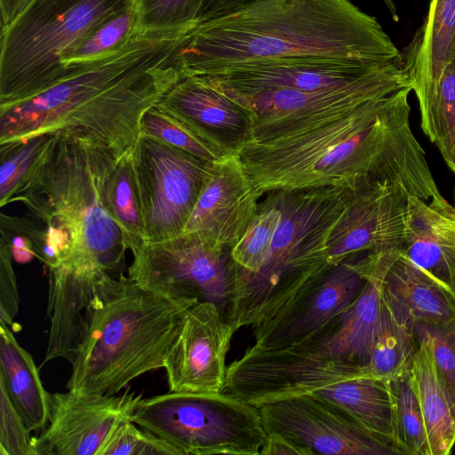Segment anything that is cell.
<instances>
[{
  "mask_svg": "<svg viewBox=\"0 0 455 455\" xmlns=\"http://www.w3.org/2000/svg\"><path fill=\"white\" fill-rule=\"evenodd\" d=\"M411 87L306 130L236 150L260 196L275 190L354 188L366 180L403 186L429 204L443 198L410 124Z\"/></svg>",
  "mask_w": 455,
  "mask_h": 455,
  "instance_id": "obj_1",
  "label": "cell"
},
{
  "mask_svg": "<svg viewBox=\"0 0 455 455\" xmlns=\"http://www.w3.org/2000/svg\"><path fill=\"white\" fill-rule=\"evenodd\" d=\"M190 29L139 31L116 52L35 97L0 107V145L61 134L124 155L145 112L180 79L174 55Z\"/></svg>",
  "mask_w": 455,
  "mask_h": 455,
  "instance_id": "obj_2",
  "label": "cell"
},
{
  "mask_svg": "<svg viewBox=\"0 0 455 455\" xmlns=\"http://www.w3.org/2000/svg\"><path fill=\"white\" fill-rule=\"evenodd\" d=\"M174 60L186 75L260 60H336L370 66L403 61L373 16L350 0H254L197 23Z\"/></svg>",
  "mask_w": 455,
  "mask_h": 455,
  "instance_id": "obj_3",
  "label": "cell"
},
{
  "mask_svg": "<svg viewBox=\"0 0 455 455\" xmlns=\"http://www.w3.org/2000/svg\"><path fill=\"white\" fill-rule=\"evenodd\" d=\"M56 135L45 157L9 204L21 203L45 226L68 236V254L51 270L67 287L88 292L121 270L128 250L103 199L108 173L122 155Z\"/></svg>",
  "mask_w": 455,
  "mask_h": 455,
  "instance_id": "obj_4",
  "label": "cell"
},
{
  "mask_svg": "<svg viewBox=\"0 0 455 455\" xmlns=\"http://www.w3.org/2000/svg\"><path fill=\"white\" fill-rule=\"evenodd\" d=\"M195 299L145 289L122 273L100 284L86 312L66 388L114 395L134 379L164 367L186 310Z\"/></svg>",
  "mask_w": 455,
  "mask_h": 455,
  "instance_id": "obj_5",
  "label": "cell"
},
{
  "mask_svg": "<svg viewBox=\"0 0 455 455\" xmlns=\"http://www.w3.org/2000/svg\"><path fill=\"white\" fill-rule=\"evenodd\" d=\"M350 190L270 191L281 220L263 266L255 273L233 275L227 320L235 332L277 315L334 267L328 259V242L346 211Z\"/></svg>",
  "mask_w": 455,
  "mask_h": 455,
  "instance_id": "obj_6",
  "label": "cell"
},
{
  "mask_svg": "<svg viewBox=\"0 0 455 455\" xmlns=\"http://www.w3.org/2000/svg\"><path fill=\"white\" fill-rule=\"evenodd\" d=\"M134 0H33L0 36V107L29 100L69 72L66 60Z\"/></svg>",
  "mask_w": 455,
  "mask_h": 455,
  "instance_id": "obj_7",
  "label": "cell"
},
{
  "mask_svg": "<svg viewBox=\"0 0 455 455\" xmlns=\"http://www.w3.org/2000/svg\"><path fill=\"white\" fill-rule=\"evenodd\" d=\"M344 311L297 345L247 348L228 365L223 392L258 406L367 376L347 336Z\"/></svg>",
  "mask_w": 455,
  "mask_h": 455,
  "instance_id": "obj_8",
  "label": "cell"
},
{
  "mask_svg": "<svg viewBox=\"0 0 455 455\" xmlns=\"http://www.w3.org/2000/svg\"><path fill=\"white\" fill-rule=\"evenodd\" d=\"M132 420L181 455H259L267 439L258 407L227 392L141 398Z\"/></svg>",
  "mask_w": 455,
  "mask_h": 455,
  "instance_id": "obj_9",
  "label": "cell"
},
{
  "mask_svg": "<svg viewBox=\"0 0 455 455\" xmlns=\"http://www.w3.org/2000/svg\"><path fill=\"white\" fill-rule=\"evenodd\" d=\"M407 87H411L410 76L403 61H397L341 86L226 96L248 116L250 127L246 141L265 142L306 130Z\"/></svg>",
  "mask_w": 455,
  "mask_h": 455,
  "instance_id": "obj_10",
  "label": "cell"
},
{
  "mask_svg": "<svg viewBox=\"0 0 455 455\" xmlns=\"http://www.w3.org/2000/svg\"><path fill=\"white\" fill-rule=\"evenodd\" d=\"M231 250L196 233L143 241L131 251L127 276L156 293L212 302L227 318L233 282Z\"/></svg>",
  "mask_w": 455,
  "mask_h": 455,
  "instance_id": "obj_11",
  "label": "cell"
},
{
  "mask_svg": "<svg viewBox=\"0 0 455 455\" xmlns=\"http://www.w3.org/2000/svg\"><path fill=\"white\" fill-rule=\"evenodd\" d=\"M132 159L141 203L144 241L158 242L182 234L212 162L143 133L132 148Z\"/></svg>",
  "mask_w": 455,
  "mask_h": 455,
  "instance_id": "obj_12",
  "label": "cell"
},
{
  "mask_svg": "<svg viewBox=\"0 0 455 455\" xmlns=\"http://www.w3.org/2000/svg\"><path fill=\"white\" fill-rule=\"evenodd\" d=\"M257 407L267 434L289 439L306 455H401L391 441L312 393Z\"/></svg>",
  "mask_w": 455,
  "mask_h": 455,
  "instance_id": "obj_13",
  "label": "cell"
},
{
  "mask_svg": "<svg viewBox=\"0 0 455 455\" xmlns=\"http://www.w3.org/2000/svg\"><path fill=\"white\" fill-rule=\"evenodd\" d=\"M411 196L400 184L373 180L351 188L346 211L329 238L330 265L368 252L403 250L411 218Z\"/></svg>",
  "mask_w": 455,
  "mask_h": 455,
  "instance_id": "obj_14",
  "label": "cell"
},
{
  "mask_svg": "<svg viewBox=\"0 0 455 455\" xmlns=\"http://www.w3.org/2000/svg\"><path fill=\"white\" fill-rule=\"evenodd\" d=\"M234 333L214 303H193L185 312L165 360L169 392H223L226 359Z\"/></svg>",
  "mask_w": 455,
  "mask_h": 455,
  "instance_id": "obj_15",
  "label": "cell"
},
{
  "mask_svg": "<svg viewBox=\"0 0 455 455\" xmlns=\"http://www.w3.org/2000/svg\"><path fill=\"white\" fill-rule=\"evenodd\" d=\"M363 254L332 267L280 314L253 327L254 347L283 348L297 345L345 310L367 282Z\"/></svg>",
  "mask_w": 455,
  "mask_h": 455,
  "instance_id": "obj_16",
  "label": "cell"
},
{
  "mask_svg": "<svg viewBox=\"0 0 455 455\" xmlns=\"http://www.w3.org/2000/svg\"><path fill=\"white\" fill-rule=\"evenodd\" d=\"M141 393L81 395L51 394L47 427L37 437L40 455H99L113 430L132 416Z\"/></svg>",
  "mask_w": 455,
  "mask_h": 455,
  "instance_id": "obj_17",
  "label": "cell"
},
{
  "mask_svg": "<svg viewBox=\"0 0 455 455\" xmlns=\"http://www.w3.org/2000/svg\"><path fill=\"white\" fill-rule=\"evenodd\" d=\"M261 197L236 152L210 164L183 233L233 248L255 216Z\"/></svg>",
  "mask_w": 455,
  "mask_h": 455,
  "instance_id": "obj_18",
  "label": "cell"
},
{
  "mask_svg": "<svg viewBox=\"0 0 455 455\" xmlns=\"http://www.w3.org/2000/svg\"><path fill=\"white\" fill-rule=\"evenodd\" d=\"M385 65L370 66L336 60H260L192 76L225 95H251L272 90L312 91L341 86Z\"/></svg>",
  "mask_w": 455,
  "mask_h": 455,
  "instance_id": "obj_19",
  "label": "cell"
},
{
  "mask_svg": "<svg viewBox=\"0 0 455 455\" xmlns=\"http://www.w3.org/2000/svg\"><path fill=\"white\" fill-rule=\"evenodd\" d=\"M401 52L421 124L443 70L455 59V0H431L425 21Z\"/></svg>",
  "mask_w": 455,
  "mask_h": 455,
  "instance_id": "obj_20",
  "label": "cell"
},
{
  "mask_svg": "<svg viewBox=\"0 0 455 455\" xmlns=\"http://www.w3.org/2000/svg\"><path fill=\"white\" fill-rule=\"evenodd\" d=\"M158 104L233 151L236 152L249 138L250 123L245 111L196 76L182 73Z\"/></svg>",
  "mask_w": 455,
  "mask_h": 455,
  "instance_id": "obj_21",
  "label": "cell"
},
{
  "mask_svg": "<svg viewBox=\"0 0 455 455\" xmlns=\"http://www.w3.org/2000/svg\"><path fill=\"white\" fill-rule=\"evenodd\" d=\"M383 290L414 324L455 323V297L437 278L395 250L383 277Z\"/></svg>",
  "mask_w": 455,
  "mask_h": 455,
  "instance_id": "obj_22",
  "label": "cell"
},
{
  "mask_svg": "<svg viewBox=\"0 0 455 455\" xmlns=\"http://www.w3.org/2000/svg\"><path fill=\"white\" fill-rule=\"evenodd\" d=\"M418 348L410 367L431 455H448L455 444V403L435 365L429 334L415 324Z\"/></svg>",
  "mask_w": 455,
  "mask_h": 455,
  "instance_id": "obj_23",
  "label": "cell"
},
{
  "mask_svg": "<svg viewBox=\"0 0 455 455\" xmlns=\"http://www.w3.org/2000/svg\"><path fill=\"white\" fill-rule=\"evenodd\" d=\"M7 324L0 321V383L31 431H43L51 413V394L44 388L32 355Z\"/></svg>",
  "mask_w": 455,
  "mask_h": 455,
  "instance_id": "obj_24",
  "label": "cell"
},
{
  "mask_svg": "<svg viewBox=\"0 0 455 455\" xmlns=\"http://www.w3.org/2000/svg\"><path fill=\"white\" fill-rule=\"evenodd\" d=\"M312 394L340 409L365 428L384 436L395 445L393 402L388 380L359 376L324 387Z\"/></svg>",
  "mask_w": 455,
  "mask_h": 455,
  "instance_id": "obj_25",
  "label": "cell"
},
{
  "mask_svg": "<svg viewBox=\"0 0 455 455\" xmlns=\"http://www.w3.org/2000/svg\"><path fill=\"white\" fill-rule=\"evenodd\" d=\"M417 348L415 324L382 287L379 320L365 365L367 376L385 380L395 378L411 367Z\"/></svg>",
  "mask_w": 455,
  "mask_h": 455,
  "instance_id": "obj_26",
  "label": "cell"
},
{
  "mask_svg": "<svg viewBox=\"0 0 455 455\" xmlns=\"http://www.w3.org/2000/svg\"><path fill=\"white\" fill-rule=\"evenodd\" d=\"M106 209L132 251L145 240L141 203L132 164V149L114 163L103 188Z\"/></svg>",
  "mask_w": 455,
  "mask_h": 455,
  "instance_id": "obj_27",
  "label": "cell"
},
{
  "mask_svg": "<svg viewBox=\"0 0 455 455\" xmlns=\"http://www.w3.org/2000/svg\"><path fill=\"white\" fill-rule=\"evenodd\" d=\"M140 133L157 138L206 162H213L235 152L206 132L168 112L158 103L143 115Z\"/></svg>",
  "mask_w": 455,
  "mask_h": 455,
  "instance_id": "obj_28",
  "label": "cell"
},
{
  "mask_svg": "<svg viewBox=\"0 0 455 455\" xmlns=\"http://www.w3.org/2000/svg\"><path fill=\"white\" fill-rule=\"evenodd\" d=\"M388 381L393 402L395 442L398 451L401 455H431L410 368Z\"/></svg>",
  "mask_w": 455,
  "mask_h": 455,
  "instance_id": "obj_29",
  "label": "cell"
},
{
  "mask_svg": "<svg viewBox=\"0 0 455 455\" xmlns=\"http://www.w3.org/2000/svg\"><path fill=\"white\" fill-rule=\"evenodd\" d=\"M260 204L242 237L233 246V275L257 272L267 260L282 212L272 192Z\"/></svg>",
  "mask_w": 455,
  "mask_h": 455,
  "instance_id": "obj_30",
  "label": "cell"
},
{
  "mask_svg": "<svg viewBox=\"0 0 455 455\" xmlns=\"http://www.w3.org/2000/svg\"><path fill=\"white\" fill-rule=\"evenodd\" d=\"M56 134L36 135L0 145V206L10 199L34 169L43 161L56 140Z\"/></svg>",
  "mask_w": 455,
  "mask_h": 455,
  "instance_id": "obj_31",
  "label": "cell"
},
{
  "mask_svg": "<svg viewBox=\"0 0 455 455\" xmlns=\"http://www.w3.org/2000/svg\"><path fill=\"white\" fill-rule=\"evenodd\" d=\"M411 218L403 252L443 284L447 281V266L443 248L434 234L426 213L427 203L411 196Z\"/></svg>",
  "mask_w": 455,
  "mask_h": 455,
  "instance_id": "obj_32",
  "label": "cell"
},
{
  "mask_svg": "<svg viewBox=\"0 0 455 455\" xmlns=\"http://www.w3.org/2000/svg\"><path fill=\"white\" fill-rule=\"evenodd\" d=\"M137 31L133 6L104 22L93 31L66 60L69 73L77 68L111 55L120 49Z\"/></svg>",
  "mask_w": 455,
  "mask_h": 455,
  "instance_id": "obj_33",
  "label": "cell"
},
{
  "mask_svg": "<svg viewBox=\"0 0 455 455\" xmlns=\"http://www.w3.org/2000/svg\"><path fill=\"white\" fill-rule=\"evenodd\" d=\"M204 0H134L137 30L192 29Z\"/></svg>",
  "mask_w": 455,
  "mask_h": 455,
  "instance_id": "obj_34",
  "label": "cell"
},
{
  "mask_svg": "<svg viewBox=\"0 0 455 455\" xmlns=\"http://www.w3.org/2000/svg\"><path fill=\"white\" fill-rule=\"evenodd\" d=\"M135 425L129 419L117 426L99 455H181L167 442Z\"/></svg>",
  "mask_w": 455,
  "mask_h": 455,
  "instance_id": "obj_35",
  "label": "cell"
},
{
  "mask_svg": "<svg viewBox=\"0 0 455 455\" xmlns=\"http://www.w3.org/2000/svg\"><path fill=\"white\" fill-rule=\"evenodd\" d=\"M0 455H40L37 437L25 425L0 383Z\"/></svg>",
  "mask_w": 455,
  "mask_h": 455,
  "instance_id": "obj_36",
  "label": "cell"
},
{
  "mask_svg": "<svg viewBox=\"0 0 455 455\" xmlns=\"http://www.w3.org/2000/svg\"><path fill=\"white\" fill-rule=\"evenodd\" d=\"M9 239L1 235L0 242V321L12 326L19 311L20 295L13 268Z\"/></svg>",
  "mask_w": 455,
  "mask_h": 455,
  "instance_id": "obj_37",
  "label": "cell"
},
{
  "mask_svg": "<svg viewBox=\"0 0 455 455\" xmlns=\"http://www.w3.org/2000/svg\"><path fill=\"white\" fill-rule=\"evenodd\" d=\"M424 326L430 337L437 370L455 403V323Z\"/></svg>",
  "mask_w": 455,
  "mask_h": 455,
  "instance_id": "obj_38",
  "label": "cell"
},
{
  "mask_svg": "<svg viewBox=\"0 0 455 455\" xmlns=\"http://www.w3.org/2000/svg\"><path fill=\"white\" fill-rule=\"evenodd\" d=\"M428 222L438 242L443 245L455 246V220L447 219L430 208L426 207Z\"/></svg>",
  "mask_w": 455,
  "mask_h": 455,
  "instance_id": "obj_39",
  "label": "cell"
},
{
  "mask_svg": "<svg viewBox=\"0 0 455 455\" xmlns=\"http://www.w3.org/2000/svg\"><path fill=\"white\" fill-rule=\"evenodd\" d=\"M252 1L254 0H204L197 23L225 14Z\"/></svg>",
  "mask_w": 455,
  "mask_h": 455,
  "instance_id": "obj_40",
  "label": "cell"
},
{
  "mask_svg": "<svg viewBox=\"0 0 455 455\" xmlns=\"http://www.w3.org/2000/svg\"><path fill=\"white\" fill-rule=\"evenodd\" d=\"M262 455H306L305 451L289 439L277 435L267 434V439L260 451Z\"/></svg>",
  "mask_w": 455,
  "mask_h": 455,
  "instance_id": "obj_41",
  "label": "cell"
},
{
  "mask_svg": "<svg viewBox=\"0 0 455 455\" xmlns=\"http://www.w3.org/2000/svg\"><path fill=\"white\" fill-rule=\"evenodd\" d=\"M33 0H0L1 30L10 26Z\"/></svg>",
  "mask_w": 455,
  "mask_h": 455,
  "instance_id": "obj_42",
  "label": "cell"
},
{
  "mask_svg": "<svg viewBox=\"0 0 455 455\" xmlns=\"http://www.w3.org/2000/svg\"><path fill=\"white\" fill-rule=\"evenodd\" d=\"M441 245L447 266V281L445 286L455 297V246Z\"/></svg>",
  "mask_w": 455,
  "mask_h": 455,
  "instance_id": "obj_43",
  "label": "cell"
},
{
  "mask_svg": "<svg viewBox=\"0 0 455 455\" xmlns=\"http://www.w3.org/2000/svg\"><path fill=\"white\" fill-rule=\"evenodd\" d=\"M428 205L440 215L455 220V206L448 203L444 197L440 200L432 201Z\"/></svg>",
  "mask_w": 455,
  "mask_h": 455,
  "instance_id": "obj_44",
  "label": "cell"
},
{
  "mask_svg": "<svg viewBox=\"0 0 455 455\" xmlns=\"http://www.w3.org/2000/svg\"><path fill=\"white\" fill-rule=\"evenodd\" d=\"M383 2L385 3L389 12L391 13L393 20L395 21H398L399 16H398L397 8H396V5H395L394 0H383Z\"/></svg>",
  "mask_w": 455,
  "mask_h": 455,
  "instance_id": "obj_45",
  "label": "cell"
},
{
  "mask_svg": "<svg viewBox=\"0 0 455 455\" xmlns=\"http://www.w3.org/2000/svg\"><path fill=\"white\" fill-rule=\"evenodd\" d=\"M453 196H454V206H455V188H454V193H453Z\"/></svg>",
  "mask_w": 455,
  "mask_h": 455,
  "instance_id": "obj_46",
  "label": "cell"
}]
</instances>
